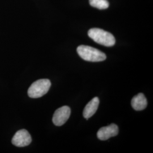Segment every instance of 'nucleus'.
Listing matches in <instances>:
<instances>
[{
  "label": "nucleus",
  "mask_w": 153,
  "mask_h": 153,
  "mask_svg": "<svg viewBox=\"0 0 153 153\" xmlns=\"http://www.w3.org/2000/svg\"><path fill=\"white\" fill-rule=\"evenodd\" d=\"M76 51L83 60L87 61L100 62L105 60L107 58L103 52L88 45H79L77 47Z\"/></svg>",
  "instance_id": "nucleus-1"
},
{
  "label": "nucleus",
  "mask_w": 153,
  "mask_h": 153,
  "mask_svg": "<svg viewBox=\"0 0 153 153\" xmlns=\"http://www.w3.org/2000/svg\"><path fill=\"white\" fill-rule=\"evenodd\" d=\"M88 35L95 42L105 47H112L116 43L115 37L112 33L98 28L89 30Z\"/></svg>",
  "instance_id": "nucleus-2"
},
{
  "label": "nucleus",
  "mask_w": 153,
  "mask_h": 153,
  "mask_svg": "<svg viewBox=\"0 0 153 153\" xmlns=\"http://www.w3.org/2000/svg\"><path fill=\"white\" fill-rule=\"evenodd\" d=\"M51 83L48 79H41L33 82L28 90V95L31 98L43 97L49 91Z\"/></svg>",
  "instance_id": "nucleus-3"
},
{
  "label": "nucleus",
  "mask_w": 153,
  "mask_h": 153,
  "mask_svg": "<svg viewBox=\"0 0 153 153\" xmlns=\"http://www.w3.org/2000/svg\"><path fill=\"white\" fill-rule=\"evenodd\" d=\"M71 113V108L66 105L62 106L56 110L52 118L53 124L56 126L64 125L69 118Z\"/></svg>",
  "instance_id": "nucleus-4"
},
{
  "label": "nucleus",
  "mask_w": 153,
  "mask_h": 153,
  "mask_svg": "<svg viewBox=\"0 0 153 153\" xmlns=\"http://www.w3.org/2000/svg\"><path fill=\"white\" fill-rule=\"evenodd\" d=\"M31 141V136L26 129H21L17 131L11 140L12 143L17 147L27 146Z\"/></svg>",
  "instance_id": "nucleus-5"
},
{
  "label": "nucleus",
  "mask_w": 153,
  "mask_h": 153,
  "mask_svg": "<svg viewBox=\"0 0 153 153\" xmlns=\"http://www.w3.org/2000/svg\"><path fill=\"white\" fill-rule=\"evenodd\" d=\"M118 133V126L115 124H111L109 126L100 128L97 133V137L99 140L105 141L108 140L111 137L117 136Z\"/></svg>",
  "instance_id": "nucleus-6"
},
{
  "label": "nucleus",
  "mask_w": 153,
  "mask_h": 153,
  "mask_svg": "<svg viewBox=\"0 0 153 153\" xmlns=\"http://www.w3.org/2000/svg\"><path fill=\"white\" fill-rule=\"evenodd\" d=\"M99 104V99L98 97H95L91 100L85 106L83 115V117L88 120L90 117L93 116L97 112Z\"/></svg>",
  "instance_id": "nucleus-7"
},
{
  "label": "nucleus",
  "mask_w": 153,
  "mask_h": 153,
  "mask_svg": "<svg viewBox=\"0 0 153 153\" xmlns=\"http://www.w3.org/2000/svg\"><path fill=\"white\" fill-rule=\"evenodd\" d=\"M131 107L136 111H142L147 107V99L142 93L134 96L131 101Z\"/></svg>",
  "instance_id": "nucleus-8"
},
{
  "label": "nucleus",
  "mask_w": 153,
  "mask_h": 153,
  "mask_svg": "<svg viewBox=\"0 0 153 153\" xmlns=\"http://www.w3.org/2000/svg\"><path fill=\"white\" fill-rule=\"evenodd\" d=\"M89 3L91 6L100 10L106 9L109 5L107 0H89Z\"/></svg>",
  "instance_id": "nucleus-9"
}]
</instances>
